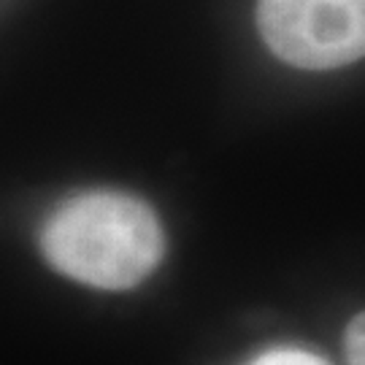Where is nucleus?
<instances>
[{
    "label": "nucleus",
    "mask_w": 365,
    "mask_h": 365,
    "mask_svg": "<svg viewBox=\"0 0 365 365\" xmlns=\"http://www.w3.org/2000/svg\"><path fill=\"white\" fill-rule=\"evenodd\" d=\"M249 365H330L325 357L306 349H295V346H279V349H268V352L257 354Z\"/></svg>",
    "instance_id": "3"
},
{
    "label": "nucleus",
    "mask_w": 365,
    "mask_h": 365,
    "mask_svg": "<svg viewBox=\"0 0 365 365\" xmlns=\"http://www.w3.org/2000/svg\"><path fill=\"white\" fill-rule=\"evenodd\" d=\"M365 317L357 314L352 322H349V330H346V357H349V365H363V341H365Z\"/></svg>",
    "instance_id": "4"
},
{
    "label": "nucleus",
    "mask_w": 365,
    "mask_h": 365,
    "mask_svg": "<svg viewBox=\"0 0 365 365\" xmlns=\"http://www.w3.org/2000/svg\"><path fill=\"white\" fill-rule=\"evenodd\" d=\"M268 49L306 71L349 66L365 49V0H260Z\"/></svg>",
    "instance_id": "2"
},
{
    "label": "nucleus",
    "mask_w": 365,
    "mask_h": 365,
    "mask_svg": "<svg viewBox=\"0 0 365 365\" xmlns=\"http://www.w3.org/2000/svg\"><path fill=\"white\" fill-rule=\"evenodd\" d=\"M41 247L54 271L98 289L141 284L163 257V227L144 200L87 192L54 211Z\"/></svg>",
    "instance_id": "1"
}]
</instances>
